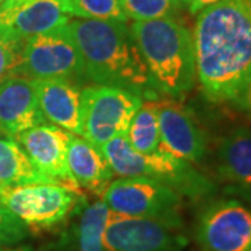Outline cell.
I'll return each mask as SVG.
<instances>
[{
	"label": "cell",
	"instance_id": "cell-15",
	"mask_svg": "<svg viewBox=\"0 0 251 251\" xmlns=\"http://www.w3.org/2000/svg\"><path fill=\"white\" fill-rule=\"evenodd\" d=\"M38 102L42 115L52 125L74 135L82 134L81 128V91L70 80L49 78L35 80Z\"/></svg>",
	"mask_w": 251,
	"mask_h": 251
},
{
	"label": "cell",
	"instance_id": "cell-22",
	"mask_svg": "<svg viewBox=\"0 0 251 251\" xmlns=\"http://www.w3.org/2000/svg\"><path fill=\"white\" fill-rule=\"evenodd\" d=\"M72 16L91 20H115L126 23L120 0H70Z\"/></svg>",
	"mask_w": 251,
	"mask_h": 251
},
{
	"label": "cell",
	"instance_id": "cell-30",
	"mask_svg": "<svg viewBox=\"0 0 251 251\" xmlns=\"http://www.w3.org/2000/svg\"><path fill=\"white\" fill-rule=\"evenodd\" d=\"M1 1H3V0H0V3H1Z\"/></svg>",
	"mask_w": 251,
	"mask_h": 251
},
{
	"label": "cell",
	"instance_id": "cell-17",
	"mask_svg": "<svg viewBox=\"0 0 251 251\" xmlns=\"http://www.w3.org/2000/svg\"><path fill=\"white\" fill-rule=\"evenodd\" d=\"M67 166L72 180L78 187L99 196H102L113 177V171L100 148L80 135H70Z\"/></svg>",
	"mask_w": 251,
	"mask_h": 251
},
{
	"label": "cell",
	"instance_id": "cell-14",
	"mask_svg": "<svg viewBox=\"0 0 251 251\" xmlns=\"http://www.w3.org/2000/svg\"><path fill=\"white\" fill-rule=\"evenodd\" d=\"M36 82L23 75H11L0 82V134L17 140L27 130L44 125Z\"/></svg>",
	"mask_w": 251,
	"mask_h": 251
},
{
	"label": "cell",
	"instance_id": "cell-4",
	"mask_svg": "<svg viewBox=\"0 0 251 251\" xmlns=\"http://www.w3.org/2000/svg\"><path fill=\"white\" fill-rule=\"evenodd\" d=\"M113 175L120 177H151L175 188L180 196L205 197L214 191V184L198 173L190 162L180 159L161 148L153 153L135 151L127 135H117L100 147Z\"/></svg>",
	"mask_w": 251,
	"mask_h": 251
},
{
	"label": "cell",
	"instance_id": "cell-21",
	"mask_svg": "<svg viewBox=\"0 0 251 251\" xmlns=\"http://www.w3.org/2000/svg\"><path fill=\"white\" fill-rule=\"evenodd\" d=\"M126 18L133 21H148L172 17L176 10V0H120Z\"/></svg>",
	"mask_w": 251,
	"mask_h": 251
},
{
	"label": "cell",
	"instance_id": "cell-27",
	"mask_svg": "<svg viewBox=\"0 0 251 251\" xmlns=\"http://www.w3.org/2000/svg\"><path fill=\"white\" fill-rule=\"evenodd\" d=\"M0 251H34L29 246H17V247H3L0 246Z\"/></svg>",
	"mask_w": 251,
	"mask_h": 251
},
{
	"label": "cell",
	"instance_id": "cell-11",
	"mask_svg": "<svg viewBox=\"0 0 251 251\" xmlns=\"http://www.w3.org/2000/svg\"><path fill=\"white\" fill-rule=\"evenodd\" d=\"M70 18V0H31L13 6L0 4V38L24 42L31 36L64 27Z\"/></svg>",
	"mask_w": 251,
	"mask_h": 251
},
{
	"label": "cell",
	"instance_id": "cell-2",
	"mask_svg": "<svg viewBox=\"0 0 251 251\" xmlns=\"http://www.w3.org/2000/svg\"><path fill=\"white\" fill-rule=\"evenodd\" d=\"M66 29L80 52L85 74L99 85L119 87L138 97L153 85L126 23L74 17Z\"/></svg>",
	"mask_w": 251,
	"mask_h": 251
},
{
	"label": "cell",
	"instance_id": "cell-9",
	"mask_svg": "<svg viewBox=\"0 0 251 251\" xmlns=\"http://www.w3.org/2000/svg\"><path fill=\"white\" fill-rule=\"evenodd\" d=\"M196 239L202 251H251V208L216 200L200 212Z\"/></svg>",
	"mask_w": 251,
	"mask_h": 251
},
{
	"label": "cell",
	"instance_id": "cell-26",
	"mask_svg": "<svg viewBox=\"0 0 251 251\" xmlns=\"http://www.w3.org/2000/svg\"><path fill=\"white\" fill-rule=\"evenodd\" d=\"M218 1H219V0H190V1H188V10H190V13H191L193 16H196L200 11H202V10L206 9V7L215 4Z\"/></svg>",
	"mask_w": 251,
	"mask_h": 251
},
{
	"label": "cell",
	"instance_id": "cell-8",
	"mask_svg": "<svg viewBox=\"0 0 251 251\" xmlns=\"http://www.w3.org/2000/svg\"><path fill=\"white\" fill-rule=\"evenodd\" d=\"M85 74L84 63L66 25L23 42L17 75L32 80H70Z\"/></svg>",
	"mask_w": 251,
	"mask_h": 251
},
{
	"label": "cell",
	"instance_id": "cell-28",
	"mask_svg": "<svg viewBox=\"0 0 251 251\" xmlns=\"http://www.w3.org/2000/svg\"><path fill=\"white\" fill-rule=\"evenodd\" d=\"M25 1H31V0H3L0 4L1 6H13V4H20V3H25Z\"/></svg>",
	"mask_w": 251,
	"mask_h": 251
},
{
	"label": "cell",
	"instance_id": "cell-1",
	"mask_svg": "<svg viewBox=\"0 0 251 251\" xmlns=\"http://www.w3.org/2000/svg\"><path fill=\"white\" fill-rule=\"evenodd\" d=\"M193 42L204 95L237 103L251 77V0H219L200 11Z\"/></svg>",
	"mask_w": 251,
	"mask_h": 251
},
{
	"label": "cell",
	"instance_id": "cell-18",
	"mask_svg": "<svg viewBox=\"0 0 251 251\" xmlns=\"http://www.w3.org/2000/svg\"><path fill=\"white\" fill-rule=\"evenodd\" d=\"M109 215L110 209L103 200L84 202L75 212L70 230L63 237L60 251H106L103 237Z\"/></svg>",
	"mask_w": 251,
	"mask_h": 251
},
{
	"label": "cell",
	"instance_id": "cell-29",
	"mask_svg": "<svg viewBox=\"0 0 251 251\" xmlns=\"http://www.w3.org/2000/svg\"><path fill=\"white\" fill-rule=\"evenodd\" d=\"M180 1H187V3H188V1H190V0H180Z\"/></svg>",
	"mask_w": 251,
	"mask_h": 251
},
{
	"label": "cell",
	"instance_id": "cell-10",
	"mask_svg": "<svg viewBox=\"0 0 251 251\" xmlns=\"http://www.w3.org/2000/svg\"><path fill=\"white\" fill-rule=\"evenodd\" d=\"M179 230L161 221L110 212L103 246L106 251H181L186 240Z\"/></svg>",
	"mask_w": 251,
	"mask_h": 251
},
{
	"label": "cell",
	"instance_id": "cell-19",
	"mask_svg": "<svg viewBox=\"0 0 251 251\" xmlns=\"http://www.w3.org/2000/svg\"><path fill=\"white\" fill-rule=\"evenodd\" d=\"M50 181L36 169L17 140L0 137V187Z\"/></svg>",
	"mask_w": 251,
	"mask_h": 251
},
{
	"label": "cell",
	"instance_id": "cell-23",
	"mask_svg": "<svg viewBox=\"0 0 251 251\" xmlns=\"http://www.w3.org/2000/svg\"><path fill=\"white\" fill-rule=\"evenodd\" d=\"M29 229L10 211L0 197V246L17 247L27 240Z\"/></svg>",
	"mask_w": 251,
	"mask_h": 251
},
{
	"label": "cell",
	"instance_id": "cell-16",
	"mask_svg": "<svg viewBox=\"0 0 251 251\" xmlns=\"http://www.w3.org/2000/svg\"><path fill=\"white\" fill-rule=\"evenodd\" d=\"M218 172L233 193L251 201V128H236L221 140Z\"/></svg>",
	"mask_w": 251,
	"mask_h": 251
},
{
	"label": "cell",
	"instance_id": "cell-6",
	"mask_svg": "<svg viewBox=\"0 0 251 251\" xmlns=\"http://www.w3.org/2000/svg\"><path fill=\"white\" fill-rule=\"evenodd\" d=\"M141 103V97L119 87L84 88L81 91V137L100 148L113 137L127 135Z\"/></svg>",
	"mask_w": 251,
	"mask_h": 251
},
{
	"label": "cell",
	"instance_id": "cell-7",
	"mask_svg": "<svg viewBox=\"0 0 251 251\" xmlns=\"http://www.w3.org/2000/svg\"><path fill=\"white\" fill-rule=\"evenodd\" d=\"M78 196V188L56 181L0 187L3 202L28 229H50L64 222Z\"/></svg>",
	"mask_w": 251,
	"mask_h": 251
},
{
	"label": "cell",
	"instance_id": "cell-12",
	"mask_svg": "<svg viewBox=\"0 0 251 251\" xmlns=\"http://www.w3.org/2000/svg\"><path fill=\"white\" fill-rule=\"evenodd\" d=\"M159 120L161 148L187 162L201 161L206 155V138L186 106L172 98L153 99Z\"/></svg>",
	"mask_w": 251,
	"mask_h": 251
},
{
	"label": "cell",
	"instance_id": "cell-24",
	"mask_svg": "<svg viewBox=\"0 0 251 251\" xmlns=\"http://www.w3.org/2000/svg\"><path fill=\"white\" fill-rule=\"evenodd\" d=\"M23 42H11L0 38V82L17 75L21 63Z\"/></svg>",
	"mask_w": 251,
	"mask_h": 251
},
{
	"label": "cell",
	"instance_id": "cell-13",
	"mask_svg": "<svg viewBox=\"0 0 251 251\" xmlns=\"http://www.w3.org/2000/svg\"><path fill=\"white\" fill-rule=\"evenodd\" d=\"M70 135L66 130L46 122L23 133L17 141L45 177L80 190L72 180L67 166Z\"/></svg>",
	"mask_w": 251,
	"mask_h": 251
},
{
	"label": "cell",
	"instance_id": "cell-5",
	"mask_svg": "<svg viewBox=\"0 0 251 251\" xmlns=\"http://www.w3.org/2000/svg\"><path fill=\"white\" fill-rule=\"evenodd\" d=\"M110 212L150 218L181 227V196L171 186L151 177H120L112 180L102 193Z\"/></svg>",
	"mask_w": 251,
	"mask_h": 251
},
{
	"label": "cell",
	"instance_id": "cell-25",
	"mask_svg": "<svg viewBox=\"0 0 251 251\" xmlns=\"http://www.w3.org/2000/svg\"><path fill=\"white\" fill-rule=\"evenodd\" d=\"M236 105H237L239 108H242L243 110L251 117V77L250 80H249V82H247L244 91H243L242 97L237 100Z\"/></svg>",
	"mask_w": 251,
	"mask_h": 251
},
{
	"label": "cell",
	"instance_id": "cell-20",
	"mask_svg": "<svg viewBox=\"0 0 251 251\" xmlns=\"http://www.w3.org/2000/svg\"><path fill=\"white\" fill-rule=\"evenodd\" d=\"M127 140L138 152L153 153L161 150L159 120L153 99L145 100L138 108L127 131Z\"/></svg>",
	"mask_w": 251,
	"mask_h": 251
},
{
	"label": "cell",
	"instance_id": "cell-3",
	"mask_svg": "<svg viewBox=\"0 0 251 251\" xmlns=\"http://www.w3.org/2000/svg\"><path fill=\"white\" fill-rule=\"evenodd\" d=\"M130 31L158 90L176 98L194 87L196 54L188 28L168 17L133 21Z\"/></svg>",
	"mask_w": 251,
	"mask_h": 251
}]
</instances>
